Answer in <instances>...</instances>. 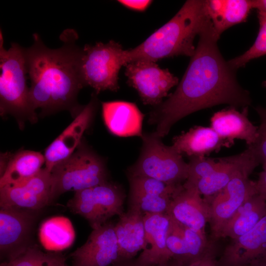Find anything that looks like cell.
Here are the masks:
<instances>
[{
	"mask_svg": "<svg viewBox=\"0 0 266 266\" xmlns=\"http://www.w3.org/2000/svg\"><path fill=\"white\" fill-rule=\"evenodd\" d=\"M194 55L175 91L150 112L148 123L156 125L162 138L179 120L200 110L227 104L248 107L249 92L238 83L236 70L226 61L217 45L220 38L208 19L200 33Z\"/></svg>",
	"mask_w": 266,
	"mask_h": 266,
	"instance_id": "cell-1",
	"label": "cell"
},
{
	"mask_svg": "<svg viewBox=\"0 0 266 266\" xmlns=\"http://www.w3.org/2000/svg\"><path fill=\"white\" fill-rule=\"evenodd\" d=\"M33 37V44L25 48V56L33 107L46 113L62 109L79 113L83 107L78 105L77 97L85 85L81 73L83 48L76 44L77 33L65 30L60 37L63 44L57 49L45 46L38 33Z\"/></svg>",
	"mask_w": 266,
	"mask_h": 266,
	"instance_id": "cell-2",
	"label": "cell"
},
{
	"mask_svg": "<svg viewBox=\"0 0 266 266\" xmlns=\"http://www.w3.org/2000/svg\"><path fill=\"white\" fill-rule=\"evenodd\" d=\"M208 19L204 0H187L166 23L134 48L125 52L127 64L137 61L156 62L179 55L191 57L194 41Z\"/></svg>",
	"mask_w": 266,
	"mask_h": 266,
	"instance_id": "cell-3",
	"label": "cell"
},
{
	"mask_svg": "<svg viewBox=\"0 0 266 266\" xmlns=\"http://www.w3.org/2000/svg\"><path fill=\"white\" fill-rule=\"evenodd\" d=\"M0 112L9 114L18 120H37L35 109L30 98L27 84L28 73L25 48L15 42L5 49L0 30Z\"/></svg>",
	"mask_w": 266,
	"mask_h": 266,
	"instance_id": "cell-4",
	"label": "cell"
},
{
	"mask_svg": "<svg viewBox=\"0 0 266 266\" xmlns=\"http://www.w3.org/2000/svg\"><path fill=\"white\" fill-rule=\"evenodd\" d=\"M141 138L140 155L128 168V175L149 177L169 184H183L188 178L189 166L182 155L172 145H165L154 132L144 133Z\"/></svg>",
	"mask_w": 266,
	"mask_h": 266,
	"instance_id": "cell-5",
	"label": "cell"
},
{
	"mask_svg": "<svg viewBox=\"0 0 266 266\" xmlns=\"http://www.w3.org/2000/svg\"><path fill=\"white\" fill-rule=\"evenodd\" d=\"M51 173V202L67 191H78L108 181L103 161L90 149L81 146L56 165Z\"/></svg>",
	"mask_w": 266,
	"mask_h": 266,
	"instance_id": "cell-6",
	"label": "cell"
},
{
	"mask_svg": "<svg viewBox=\"0 0 266 266\" xmlns=\"http://www.w3.org/2000/svg\"><path fill=\"white\" fill-rule=\"evenodd\" d=\"M125 52L122 45L113 40L105 44H85L81 61L85 86L91 87L97 94L105 90L117 92L119 70L127 65Z\"/></svg>",
	"mask_w": 266,
	"mask_h": 266,
	"instance_id": "cell-7",
	"label": "cell"
},
{
	"mask_svg": "<svg viewBox=\"0 0 266 266\" xmlns=\"http://www.w3.org/2000/svg\"><path fill=\"white\" fill-rule=\"evenodd\" d=\"M126 198L119 185L106 181L98 185L75 192L67 206L73 213L84 217L93 229L108 222L115 215L124 211Z\"/></svg>",
	"mask_w": 266,
	"mask_h": 266,
	"instance_id": "cell-8",
	"label": "cell"
},
{
	"mask_svg": "<svg viewBox=\"0 0 266 266\" xmlns=\"http://www.w3.org/2000/svg\"><path fill=\"white\" fill-rule=\"evenodd\" d=\"M257 194L256 182L239 172L224 188L206 200L210 205L211 240L216 242L220 238L223 228L236 211Z\"/></svg>",
	"mask_w": 266,
	"mask_h": 266,
	"instance_id": "cell-9",
	"label": "cell"
},
{
	"mask_svg": "<svg viewBox=\"0 0 266 266\" xmlns=\"http://www.w3.org/2000/svg\"><path fill=\"white\" fill-rule=\"evenodd\" d=\"M125 74L127 84L137 92L143 103L154 107L161 104L168 91L179 82L168 69L155 63L137 61L128 64Z\"/></svg>",
	"mask_w": 266,
	"mask_h": 266,
	"instance_id": "cell-10",
	"label": "cell"
},
{
	"mask_svg": "<svg viewBox=\"0 0 266 266\" xmlns=\"http://www.w3.org/2000/svg\"><path fill=\"white\" fill-rule=\"evenodd\" d=\"M37 211L0 207V255L10 261L33 245L30 239Z\"/></svg>",
	"mask_w": 266,
	"mask_h": 266,
	"instance_id": "cell-11",
	"label": "cell"
},
{
	"mask_svg": "<svg viewBox=\"0 0 266 266\" xmlns=\"http://www.w3.org/2000/svg\"><path fill=\"white\" fill-rule=\"evenodd\" d=\"M51 173L45 167L23 183L0 188V207L38 211L51 203Z\"/></svg>",
	"mask_w": 266,
	"mask_h": 266,
	"instance_id": "cell-12",
	"label": "cell"
},
{
	"mask_svg": "<svg viewBox=\"0 0 266 266\" xmlns=\"http://www.w3.org/2000/svg\"><path fill=\"white\" fill-rule=\"evenodd\" d=\"M70 256L72 266H111L119 262L114 224L108 222L93 229L86 242Z\"/></svg>",
	"mask_w": 266,
	"mask_h": 266,
	"instance_id": "cell-13",
	"label": "cell"
},
{
	"mask_svg": "<svg viewBox=\"0 0 266 266\" xmlns=\"http://www.w3.org/2000/svg\"><path fill=\"white\" fill-rule=\"evenodd\" d=\"M96 93L73 121L46 148L45 168L50 172L58 164L69 157L80 145L85 131L90 126L98 106Z\"/></svg>",
	"mask_w": 266,
	"mask_h": 266,
	"instance_id": "cell-14",
	"label": "cell"
},
{
	"mask_svg": "<svg viewBox=\"0 0 266 266\" xmlns=\"http://www.w3.org/2000/svg\"><path fill=\"white\" fill-rule=\"evenodd\" d=\"M166 214L174 221L206 236L205 229L210 219V205L196 187L184 182L183 188L172 199Z\"/></svg>",
	"mask_w": 266,
	"mask_h": 266,
	"instance_id": "cell-15",
	"label": "cell"
},
{
	"mask_svg": "<svg viewBox=\"0 0 266 266\" xmlns=\"http://www.w3.org/2000/svg\"><path fill=\"white\" fill-rule=\"evenodd\" d=\"M266 258V215L250 231L225 247L218 266H246Z\"/></svg>",
	"mask_w": 266,
	"mask_h": 266,
	"instance_id": "cell-16",
	"label": "cell"
},
{
	"mask_svg": "<svg viewBox=\"0 0 266 266\" xmlns=\"http://www.w3.org/2000/svg\"><path fill=\"white\" fill-rule=\"evenodd\" d=\"M220 159L221 164L218 168L194 184H190L196 187L206 200L224 188L238 172L249 176L260 164L248 148L238 154Z\"/></svg>",
	"mask_w": 266,
	"mask_h": 266,
	"instance_id": "cell-17",
	"label": "cell"
},
{
	"mask_svg": "<svg viewBox=\"0 0 266 266\" xmlns=\"http://www.w3.org/2000/svg\"><path fill=\"white\" fill-rule=\"evenodd\" d=\"M215 242L170 218L167 247L172 259L182 266H187L202 257Z\"/></svg>",
	"mask_w": 266,
	"mask_h": 266,
	"instance_id": "cell-18",
	"label": "cell"
},
{
	"mask_svg": "<svg viewBox=\"0 0 266 266\" xmlns=\"http://www.w3.org/2000/svg\"><path fill=\"white\" fill-rule=\"evenodd\" d=\"M144 214L129 207L114 225L119 249V262L134 259L146 248Z\"/></svg>",
	"mask_w": 266,
	"mask_h": 266,
	"instance_id": "cell-19",
	"label": "cell"
},
{
	"mask_svg": "<svg viewBox=\"0 0 266 266\" xmlns=\"http://www.w3.org/2000/svg\"><path fill=\"white\" fill-rule=\"evenodd\" d=\"M102 117L109 131L120 137L142 135L144 115L137 105L126 101L101 102Z\"/></svg>",
	"mask_w": 266,
	"mask_h": 266,
	"instance_id": "cell-20",
	"label": "cell"
},
{
	"mask_svg": "<svg viewBox=\"0 0 266 266\" xmlns=\"http://www.w3.org/2000/svg\"><path fill=\"white\" fill-rule=\"evenodd\" d=\"M146 248L138 257L151 266L172 259L166 245L170 218L166 214L146 213L143 216Z\"/></svg>",
	"mask_w": 266,
	"mask_h": 266,
	"instance_id": "cell-21",
	"label": "cell"
},
{
	"mask_svg": "<svg viewBox=\"0 0 266 266\" xmlns=\"http://www.w3.org/2000/svg\"><path fill=\"white\" fill-rule=\"evenodd\" d=\"M248 107L241 112L232 107L215 113L210 119V127L221 137L234 142L244 140L248 146L253 145L258 135V127L249 119Z\"/></svg>",
	"mask_w": 266,
	"mask_h": 266,
	"instance_id": "cell-22",
	"label": "cell"
},
{
	"mask_svg": "<svg viewBox=\"0 0 266 266\" xmlns=\"http://www.w3.org/2000/svg\"><path fill=\"white\" fill-rule=\"evenodd\" d=\"M233 144L221 137L211 127L199 126L173 137L172 146L179 154L190 158L205 157L212 152H218L222 147H230Z\"/></svg>",
	"mask_w": 266,
	"mask_h": 266,
	"instance_id": "cell-23",
	"label": "cell"
},
{
	"mask_svg": "<svg viewBox=\"0 0 266 266\" xmlns=\"http://www.w3.org/2000/svg\"><path fill=\"white\" fill-rule=\"evenodd\" d=\"M206 15L220 37L228 28L246 21L253 8L252 0H206Z\"/></svg>",
	"mask_w": 266,
	"mask_h": 266,
	"instance_id": "cell-24",
	"label": "cell"
},
{
	"mask_svg": "<svg viewBox=\"0 0 266 266\" xmlns=\"http://www.w3.org/2000/svg\"><path fill=\"white\" fill-rule=\"evenodd\" d=\"M39 152L21 150L11 156L0 170V188L25 182L36 175L45 164Z\"/></svg>",
	"mask_w": 266,
	"mask_h": 266,
	"instance_id": "cell-25",
	"label": "cell"
},
{
	"mask_svg": "<svg viewBox=\"0 0 266 266\" xmlns=\"http://www.w3.org/2000/svg\"><path fill=\"white\" fill-rule=\"evenodd\" d=\"M266 215V201L258 194L248 199L223 228L220 238L235 239L252 230Z\"/></svg>",
	"mask_w": 266,
	"mask_h": 266,
	"instance_id": "cell-26",
	"label": "cell"
},
{
	"mask_svg": "<svg viewBox=\"0 0 266 266\" xmlns=\"http://www.w3.org/2000/svg\"><path fill=\"white\" fill-rule=\"evenodd\" d=\"M75 237V231L67 218L57 216L44 221L38 230L42 246L49 252H59L69 248Z\"/></svg>",
	"mask_w": 266,
	"mask_h": 266,
	"instance_id": "cell-27",
	"label": "cell"
},
{
	"mask_svg": "<svg viewBox=\"0 0 266 266\" xmlns=\"http://www.w3.org/2000/svg\"><path fill=\"white\" fill-rule=\"evenodd\" d=\"M130 184L129 196H169L174 197L183 187V184L172 185L153 178L128 175Z\"/></svg>",
	"mask_w": 266,
	"mask_h": 266,
	"instance_id": "cell-28",
	"label": "cell"
},
{
	"mask_svg": "<svg viewBox=\"0 0 266 266\" xmlns=\"http://www.w3.org/2000/svg\"><path fill=\"white\" fill-rule=\"evenodd\" d=\"M57 252H44L36 246L32 245L21 255L1 266H49L61 255Z\"/></svg>",
	"mask_w": 266,
	"mask_h": 266,
	"instance_id": "cell-29",
	"label": "cell"
},
{
	"mask_svg": "<svg viewBox=\"0 0 266 266\" xmlns=\"http://www.w3.org/2000/svg\"><path fill=\"white\" fill-rule=\"evenodd\" d=\"M258 18L259 32L253 44L242 55L228 61L230 66L235 70L244 67L251 60L266 55V17Z\"/></svg>",
	"mask_w": 266,
	"mask_h": 266,
	"instance_id": "cell-30",
	"label": "cell"
},
{
	"mask_svg": "<svg viewBox=\"0 0 266 266\" xmlns=\"http://www.w3.org/2000/svg\"><path fill=\"white\" fill-rule=\"evenodd\" d=\"M173 197L163 195L129 196V207L136 208L143 214H166Z\"/></svg>",
	"mask_w": 266,
	"mask_h": 266,
	"instance_id": "cell-31",
	"label": "cell"
},
{
	"mask_svg": "<svg viewBox=\"0 0 266 266\" xmlns=\"http://www.w3.org/2000/svg\"><path fill=\"white\" fill-rule=\"evenodd\" d=\"M188 176L185 182L194 184L221 166L220 158H206L205 157L189 158Z\"/></svg>",
	"mask_w": 266,
	"mask_h": 266,
	"instance_id": "cell-32",
	"label": "cell"
},
{
	"mask_svg": "<svg viewBox=\"0 0 266 266\" xmlns=\"http://www.w3.org/2000/svg\"><path fill=\"white\" fill-rule=\"evenodd\" d=\"M260 120L258 135L256 142L247 147L253 153L260 164H266V110L259 106L255 108Z\"/></svg>",
	"mask_w": 266,
	"mask_h": 266,
	"instance_id": "cell-33",
	"label": "cell"
},
{
	"mask_svg": "<svg viewBox=\"0 0 266 266\" xmlns=\"http://www.w3.org/2000/svg\"><path fill=\"white\" fill-rule=\"evenodd\" d=\"M216 252L215 244L204 255L187 266H218Z\"/></svg>",
	"mask_w": 266,
	"mask_h": 266,
	"instance_id": "cell-34",
	"label": "cell"
},
{
	"mask_svg": "<svg viewBox=\"0 0 266 266\" xmlns=\"http://www.w3.org/2000/svg\"><path fill=\"white\" fill-rule=\"evenodd\" d=\"M118 2L129 9L135 11H143L148 8L152 1L149 0H118Z\"/></svg>",
	"mask_w": 266,
	"mask_h": 266,
	"instance_id": "cell-35",
	"label": "cell"
},
{
	"mask_svg": "<svg viewBox=\"0 0 266 266\" xmlns=\"http://www.w3.org/2000/svg\"><path fill=\"white\" fill-rule=\"evenodd\" d=\"M262 165L263 170L259 174L256 186L258 194L266 201V164Z\"/></svg>",
	"mask_w": 266,
	"mask_h": 266,
	"instance_id": "cell-36",
	"label": "cell"
},
{
	"mask_svg": "<svg viewBox=\"0 0 266 266\" xmlns=\"http://www.w3.org/2000/svg\"><path fill=\"white\" fill-rule=\"evenodd\" d=\"M253 8L257 10L258 17H266V0H252Z\"/></svg>",
	"mask_w": 266,
	"mask_h": 266,
	"instance_id": "cell-37",
	"label": "cell"
},
{
	"mask_svg": "<svg viewBox=\"0 0 266 266\" xmlns=\"http://www.w3.org/2000/svg\"><path fill=\"white\" fill-rule=\"evenodd\" d=\"M49 266H68L66 263V260L64 256L62 254L52 264Z\"/></svg>",
	"mask_w": 266,
	"mask_h": 266,
	"instance_id": "cell-38",
	"label": "cell"
},
{
	"mask_svg": "<svg viewBox=\"0 0 266 266\" xmlns=\"http://www.w3.org/2000/svg\"><path fill=\"white\" fill-rule=\"evenodd\" d=\"M135 259L119 261L113 264L111 266H133Z\"/></svg>",
	"mask_w": 266,
	"mask_h": 266,
	"instance_id": "cell-39",
	"label": "cell"
},
{
	"mask_svg": "<svg viewBox=\"0 0 266 266\" xmlns=\"http://www.w3.org/2000/svg\"><path fill=\"white\" fill-rule=\"evenodd\" d=\"M246 266H266V258L253 261Z\"/></svg>",
	"mask_w": 266,
	"mask_h": 266,
	"instance_id": "cell-40",
	"label": "cell"
},
{
	"mask_svg": "<svg viewBox=\"0 0 266 266\" xmlns=\"http://www.w3.org/2000/svg\"><path fill=\"white\" fill-rule=\"evenodd\" d=\"M155 266H182L177 261L173 259H171L166 263L156 265Z\"/></svg>",
	"mask_w": 266,
	"mask_h": 266,
	"instance_id": "cell-41",
	"label": "cell"
},
{
	"mask_svg": "<svg viewBox=\"0 0 266 266\" xmlns=\"http://www.w3.org/2000/svg\"><path fill=\"white\" fill-rule=\"evenodd\" d=\"M263 86L264 87H265V88H266V81H264L263 83ZM265 109L266 110V107H264Z\"/></svg>",
	"mask_w": 266,
	"mask_h": 266,
	"instance_id": "cell-42",
	"label": "cell"
},
{
	"mask_svg": "<svg viewBox=\"0 0 266 266\" xmlns=\"http://www.w3.org/2000/svg\"><path fill=\"white\" fill-rule=\"evenodd\" d=\"M0 266H1L0 265Z\"/></svg>",
	"mask_w": 266,
	"mask_h": 266,
	"instance_id": "cell-43",
	"label": "cell"
}]
</instances>
